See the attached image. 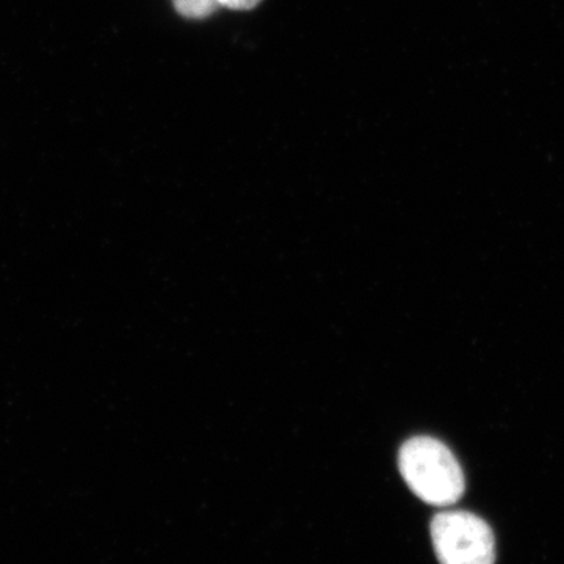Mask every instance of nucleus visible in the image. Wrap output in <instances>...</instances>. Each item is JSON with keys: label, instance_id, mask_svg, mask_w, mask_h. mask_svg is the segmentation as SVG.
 <instances>
[{"label": "nucleus", "instance_id": "nucleus-3", "mask_svg": "<svg viewBox=\"0 0 564 564\" xmlns=\"http://www.w3.org/2000/svg\"><path fill=\"white\" fill-rule=\"evenodd\" d=\"M174 7L182 17L203 20L220 7V0H174Z\"/></svg>", "mask_w": 564, "mask_h": 564}, {"label": "nucleus", "instance_id": "nucleus-4", "mask_svg": "<svg viewBox=\"0 0 564 564\" xmlns=\"http://www.w3.org/2000/svg\"><path fill=\"white\" fill-rule=\"evenodd\" d=\"M261 0H220V6L228 7L231 10H251L254 9Z\"/></svg>", "mask_w": 564, "mask_h": 564}, {"label": "nucleus", "instance_id": "nucleus-1", "mask_svg": "<svg viewBox=\"0 0 564 564\" xmlns=\"http://www.w3.org/2000/svg\"><path fill=\"white\" fill-rule=\"evenodd\" d=\"M400 474L411 491L434 507H451L464 494V474L447 445L429 436L403 444L399 456Z\"/></svg>", "mask_w": 564, "mask_h": 564}, {"label": "nucleus", "instance_id": "nucleus-2", "mask_svg": "<svg viewBox=\"0 0 564 564\" xmlns=\"http://www.w3.org/2000/svg\"><path fill=\"white\" fill-rule=\"evenodd\" d=\"M434 552L441 564H494L491 527L467 511H444L432 522Z\"/></svg>", "mask_w": 564, "mask_h": 564}]
</instances>
